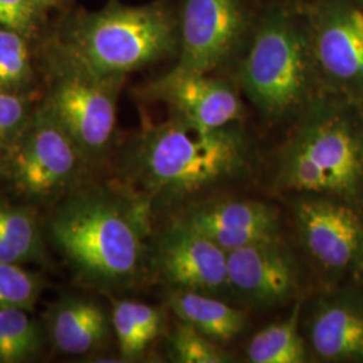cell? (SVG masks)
<instances>
[{
    "label": "cell",
    "instance_id": "obj_10",
    "mask_svg": "<svg viewBox=\"0 0 363 363\" xmlns=\"http://www.w3.org/2000/svg\"><path fill=\"white\" fill-rule=\"evenodd\" d=\"M179 61L174 69L210 74L238 48L247 26L242 0H183Z\"/></svg>",
    "mask_w": 363,
    "mask_h": 363
},
{
    "label": "cell",
    "instance_id": "obj_2",
    "mask_svg": "<svg viewBox=\"0 0 363 363\" xmlns=\"http://www.w3.org/2000/svg\"><path fill=\"white\" fill-rule=\"evenodd\" d=\"M249 164V142L238 123L206 130L172 117L148 130L136 151L139 179L166 201H182L235 179Z\"/></svg>",
    "mask_w": 363,
    "mask_h": 363
},
{
    "label": "cell",
    "instance_id": "obj_8",
    "mask_svg": "<svg viewBox=\"0 0 363 363\" xmlns=\"http://www.w3.org/2000/svg\"><path fill=\"white\" fill-rule=\"evenodd\" d=\"M118 82L120 77H101L79 65L57 82L48 111L82 154H97L111 142Z\"/></svg>",
    "mask_w": 363,
    "mask_h": 363
},
{
    "label": "cell",
    "instance_id": "obj_3",
    "mask_svg": "<svg viewBox=\"0 0 363 363\" xmlns=\"http://www.w3.org/2000/svg\"><path fill=\"white\" fill-rule=\"evenodd\" d=\"M50 232L66 256L97 284H128L143 272V220L117 199L77 196L54 214Z\"/></svg>",
    "mask_w": 363,
    "mask_h": 363
},
{
    "label": "cell",
    "instance_id": "obj_19",
    "mask_svg": "<svg viewBox=\"0 0 363 363\" xmlns=\"http://www.w3.org/2000/svg\"><path fill=\"white\" fill-rule=\"evenodd\" d=\"M39 252L38 226L31 211L0 203V262H26Z\"/></svg>",
    "mask_w": 363,
    "mask_h": 363
},
{
    "label": "cell",
    "instance_id": "obj_23",
    "mask_svg": "<svg viewBox=\"0 0 363 363\" xmlns=\"http://www.w3.org/2000/svg\"><path fill=\"white\" fill-rule=\"evenodd\" d=\"M38 296V281L16 264L0 262V310H28Z\"/></svg>",
    "mask_w": 363,
    "mask_h": 363
},
{
    "label": "cell",
    "instance_id": "obj_4",
    "mask_svg": "<svg viewBox=\"0 0 363 363\" xmlns=\"http://www.w3.org/2000/svg\"><path fill=\"white\" fill-rule=\"evenodd\" d=\"M240 85L262 118L298 117L320 93L307 22L286 10L265 15L240 67Z\"/></svg>",
    "mask_w": 363,
    "mask_h": 363
},
{
    "label": "cell",
    "instance_id": "obj_27",
    "mask_svg": "<svg viewBox=\"0 0 363 363\" xmlns=\"http://www.w3.org/2000/svg\"><path fill=\"white\" fill-rule=\"evenodd\" d=\"M35 4H37V7L38 6H45V4H50V3H52L54 0H33Z\"/></svg>",
    "mask_w": 363,
    "mask_h": 363
},
{
    "label": "cell",
    "instance_id": "obj_25",
    "mask_svg": "<svg viewBox=\"0 0 363 363\" xmlns=\"http://www.w3.org/2000/svg\"><path fill=\"white\" fill-rule=\"evenodd\" d=\"M27 123L23 100L16 93L0 91V150L10 148Z\"/></svg>",
    "mask_w": 363,
    "mask_h": 363
},
{
    "label": "cell",
    "instance_id": "obj_15",
    "mask_svg": "<svg viewBox=\"0 0 363 363\" xmlns=\"http://www.w3.org/2000/svg\"><path fill=\"white\" fill-rule=\"evenodd\" d=\"M156 94L174 111V117L201 130L237 124L244 105L233 85L203 73L172 69L154 86Z\"/></svg>",
    "mask_w": 363,
    "mask_h": 363
},
{
    "label": "cell",
    "instance_id": "obj_14",
    "mask_svg": "<svg viewBox=\"0 0 363 363\" xmlns=\"http://www.w3.org/2000/svg\"><path fill=\"white\" fill-rule=\"evenodd\" d=\"M179 220L205 234L226 253L281 240L277 210L259 201H203L187 208Z\"/></svg>",
    "mask_w": 363,
    "mask_h": 363
},
{
    "label": "cell",
    "instance_id": "obj_21",
    "mask_svg": "<svg viewBox=\"0 0 363 363\" xmlns=\"http://www.w3.org/2000/svg\"><path fill=\"white\" fill-rule=\"evenodd\" d=\"M169 350L174 362L225 363L232 361L230 355L220 349V343L181 320L169 335Z\"/></svg>",
    "mask_w": 363,
    "mask_h": 363
},
{
    "label": "cell",
    "instance_id": "obj_6",
    "mask_svg": "<svg viewBox=\"0 0 363 363\" xmlns=\"http://www.w3.org/2000/svg\"><path fill=\"white\" fill-rule=\"evenodd\" d=\"M301 247L323 291L357 281L363 267V208L325 195H294Z\"/></svg>",
    "mask_w": 363,
    "mask_h": 363
},
{
    "label": "cell",
    "instance_id": "obj_16",
    "mask_svg": "<svg viewBox=\"0 0 363 363\" xmlns=\"http://www.w3.org/2000/svg\"><path fill=\"white\" fill-rule=\"evenodd\" d=\"M169 304L181 322L220 345L232 342L247 327L245 312L214 295L171 289Z\"/></svg>",
    "mask_w": 363,
    "mask_h": 363
},
{
    "label": "cell",
    "instance_id": "obj_7",
    "mask_svg": "<svg viewBox=\"0 0 363 363\" xmlns=\"http://www.w3.org/2000/svg\"><path fill=\"white\" fill-rule=\"evenodd\" d=\"M307 27L319 91L363 106V7L357 0H316Z\"/></svg>",
    "mask_w": 363,
    "mask_h": 363
},
{
    "label": "cell",
    "instance_id": "obj_1",
    "mask_svg": "<svg viewBox=\"0 0 363 363\" xmlns=\"http://www.w3.org/2000/svg\"><path fill=\"white\" fill-rule=\"evenodd\" d=\"M298 118L277 155V187L363 208L362 105L319 93Z\"/></svg>",
    "mask_w": 363,
    "mask_h": 363
},
{
    "label": "cell",
    "instance_id": "obj_9",
    "mask_svg": "<svg viewBox=\"0 0 363 363\" xmlns=\"http://www.w3.org/2000/svg\"><path fill=\"white\" fill-rule=\"evenodd\" d=\"M9 150L10 177L22 193L31 196L62 189L72 179L82 154L48 109L27 123Z\"/></svg>",
    "mask_w": 363,
    "mask_h": 363
},
{
    "label": "cell",
    "instance_id": "obj_26",
    "mask_svg": "<svg viewBox=\"0 0 363 363\" xmlns=\"http://www.w3.org/2000/svg\"><path fill=\"white\" fill-rule=\"evenodd\" d=\"M35 7L33 0H0V27L25 34L34 23Z\"/></svg>",
    "mask_w": 363,
    "mask_h": 363
},
{
    "label": "cell",
    "instance_id": "obj_11",
    "mask_svg": "<svg viewBox=\"0 0 363 363\" xmlns=\"http://www.w3.org/2000/svg\"><path fill=\"white\" fill-rule=\"evenodd\" d=\"M156 259L172 289L232 296L228 253L183 220H177L160 237Z\"/></svg>",
    "mask_w": 363,
    "mask_h": 363
},
{
    "label": "cell",
    "instance_id": "obj_5",
    "mask_svg": "<svg viewBox=\"0 0 363 363\" xmlns=\"http://www.w3.org/2000/svg\"><path fill=\"white\" fill-rule=\"evenodd\" d=\"M179 49L178 21L164 4L112 6L78 30L77 65L101 77H120Z\"/></svg>",
    "mask_w": 363,
    "mask_h": 363
},
{
    "label": "cell",
    "instance_id": "obj_28",
    "mask_svg": "<svg viewBox=\"0 0 363 363\" xmlns=\"http://www.w3.org/2000/svg\"><path fill=\"white\" fill-rule=\"evenodd\" d=\"M357 281L363 286V267L362 271H361V274H359V277H358V280H357Z\"/></svg>",
    "mask_w": 363,
    "mask_h": 363
},
{
    "label": "cell",
    "instance_id": "obj_20",
    "mask_svg": "<svg viewBox=\"0 0 363 363\" xmlns=\"http://www.w3.org/2000/svg\"><path fill=\"white\" fill-rule=\"evenodd\" d=\"M42 347L37 322L25 310H0V363H19L31 359Z\"/></svg>",
    "mask_w": 363,
    "mask_h": 363
},
{
    "label": "cell",
    "instance_id": "obj_13",
    "mask_svg": "<svg viewBox=\"0 0 363 363\" xmlns=\"http://www.w3.org/2000/svg\"><path fill=\"white\" fill-rule=\"evenodd\" d=\"M228 277L232 295L256 307L286 304L300 286L298 261L281 240L228 253Z\"/></svg>",
    "mask_w": 363,
    "mask_h": 363
},
{
    "label": "cell",
    "instance_id": "obj_18",
    "mask_svg": "<svg viewBox=\"0 0 363 363\" xmlns=\"http://www.w3.org/2000/svg\"><path fill=\"white\" fill-rule=\"evenodd\" d=\"M301 301L295 303L289 316L269 325L250 339L247 358L252 363H303L308 361L310 349L298 328Z\"/></svg>",
    "mask_w": 363,
    "mask_h": 363
},
{
    "label": "cell",
    "instance_id": "obj_12",
    "mask_svg": "<svg viewBox=\"0 0 363 363\" xmlns=\"http://www.w3.org/2000/svg\"><path fill=\"white\" fill-rule=\"evenodd\" d=\"M307 345L322 362L363 363V286L325 289L307 320Z\"/></svg>",
    "mask_w": 363,
    "mask_h": 363
},
{
    "label": "cell",
    "instance_id": "obj_22",
    "mask_svg": "<svg viewBox=\"0 0 363 363\" xmlns=\"http://www.w3.org/2000/svg\"><path fill=\"white\" fill-rule=\"evenodd\" d=\"M30 77V57L22 34L0 27V91L16 93Z\"/></svg>",
    "mask_w": 363,
    "mask_h": 363
},
{
    "label": "cell",
    "instance_id": "obj_24",
    "mask_svg": "<svg viewBox=\"0 0 363 363\" xmlns=\"http://www.w3.org/2000/svg\"><path fill=\"white\" fill-rule=\"evenodd\" d=\"M112 325L116 333L120 351L125 358L142 355L152 342L145 335L133 313L132 300H118L115 303Z\"/></svg>",
    "mask_w": 363,
    "mask_h": 363
},
{
    "label": "cell",
    "instance_id": "obj_17",
    "mask_svg": "<svg viewBox=\"0 0 363 363\" xmlns=\"http://www.w3.org/2000/svg\"><path fill=\"white\" fill-rule=\"evenodd\" d=\"M108 319L103 308L89 300L72 298L52 315V340L67 354H86L97 349L108 335Z\"/></svg>",
    "mask_w": 363,
    "mask_h": 363
},
{
    "label": "cell",
    "instance_id": "obj_29",
    "mask_svg": "<svg viewBox=\"0 0 363 363\" xmlns=\"http://www.w3.org/2000/svg\"><path fill=\"white\" fill-rule=\"evenodd\" d=\"M357 1H358V3H359V4L363 7V0H357Z\"/></svg>",
    "mask_w": 363,
    "mask_h": 363
}]
</instances>
